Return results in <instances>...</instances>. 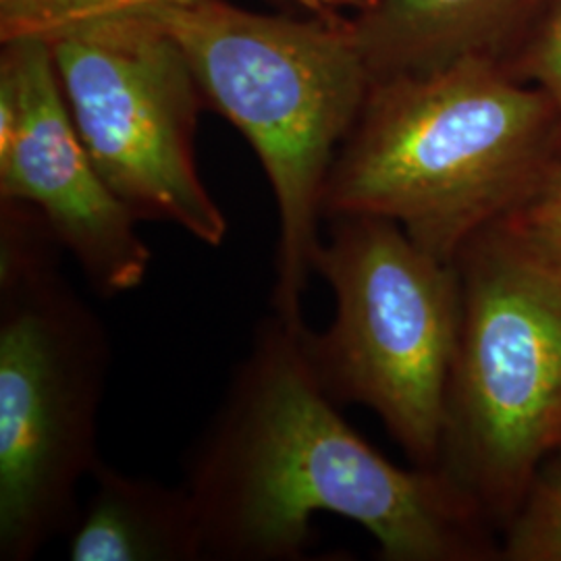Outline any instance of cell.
<instances>
[{"instance_id": "15", "label": "cell", "mask_w": 561, "mask_h": 561, "mask_svg": "<svg viewBox=\"0 0 561 561\" xmlns=\"http://www.w3.org/2000/svg\"><path fill=\"white\" fill-rule=\"evenodd\" d=\"M310 15L322 18H354L370 9L377 0H291Z\"/></svg>"}, {"instance_id": "2", "label": "cell", "mask_w": 561, "mask_h": 561, "mask_svg": "<svg viewBox=\"0 0 561 561\" xmlns=\"http://www.w3.org/2000/svg\"><path fill=\"white\" fill-rule=\"evenodd\" d=\"M561 157L558 106L502 59L373 80L341 144L322 221L373 215L445 262L502 221Z\"/></svg>"}, {"instance_id": "13", "label": "cell", "mask_w": 561, "mask_h": 561, "mask_svg": "<svg viewBox=\"0 0 561 561\" xmlns=\"http://www.w3.org/2000/svg\"><path fill=\"white\" fill-rule=\"evenodd\" d=\"M505 229L561 264V157L524 201L505 215Z\"/></svg>"}, {"instance_id": "12", "label": "cell", "mask_w": 561, "mask_h": 561, "mask_svg": "<svg viewBox=\"0 0 561 561\" xmlns=\"http://www.w3.org/2000/svg\"><path fill=\"white\" fill-rule=\"evenodd\" d=\"M503 560L561 561V466L535 474L505 522Z\"/></svg>"}, {"instance_id": "3", "label": "cell", "mask_w": 561, "mask_h": 561, "mask_svg": "<svg viewBox=\"0 0 561 561\" xmlns=\"http://www.w3.org/2000/svg\"><path fill=\"white\" fill-rule=\"evenodd\" d=\"M154 15L185 50L206 106L261 161L279 221L271 306L300 327L327 178L373 83L352 21L266 15L227 0H187Z\"/></svg>"}, {"instance_id": "8", "label": "cell", "mask_w": 561, "mask_h": 561, "mask_svg": "<svg viewBox=\"0 0 561 561\" xmlns=\"http://www.w3.org/2000/svg\"><path fill=\"white\" fill-rule=\"evenodd\" d=\"M0 198L38 208L101 298L136 291L152 252L92 161L60 90L50 44L0 42Z\"/></svg>"}, {"instance_id": "16", "label": "cell", "mask_w": 561, "mask_h": 561, "mask_svg": "<svg viewBox=\"0 0 561 561\" xmlns=\"http://www.w3.org/2000/svg\"><path fill=\"white\" fill-rule=\"evenodd\" d=\"M558 451H561V437H560V443H558Z\"/></svg>"}, {"instance_id": "1", "label": "cell", "mask_w": 561, "mask_h": 561, "mask_svg": "<svg viewBox=\"0 0 561 561\" xmlns=\"http://www.w3.org/2000/svg\"><path fill=\"white\" fill-rule=\"evenodd\" d=\"M304 327L259 322L187 454L204 560H304L317 514L360 524L385 561L500 558L491 522L445 470L400 468L345 422L304 356Z\"/></svg>"}, {"instance_id": "4", "label": "cell", "mask_w": 561, "mask_h": 561, "mask_svg": "<svg viewBox=\"0 0 561 561\" xmlns=\"http://www.w3.org/2000/svg\"><path fill=\"white\" fill-rule=\"evenodd\" d=\"M41 210L0 198V561L69 537L101 461L111 337Z\"/></svg>"}, {"instance_id": "5", "label": "cell", "mask_w": 561, "mask_h": 561, "mask_svg": "<svg viewBox=\"0 0 561 561\" xmlns=\"http://www.w3.org/2000/svg\"><path fill=\"white\" fill-rule=\"evenodd\" d=\"M454 268L460 331L439 468L505 524L560 443L561 264L493 222Z\"/></svg>"}, {"instance_id": "9", "label": "cell", "mask_w": 561, "mask_h": 561, "mask_svg": "<svg viewBox=\"0 0 561 561\" xmlns=\"http://www.w3.org/2000/svg\"><path fill=\"white\" fill-rule=\"evenodd\" d=\"M553 0H377L350 18L373 80L424 73L463 57L505 59Z\"/></svg>"}, {"instance_id": "11", "label": "cell", "mask_w": 561, "mask_h": 561, "mask_svg": "<svg viewBox=\"0 0 561 561\" xmlns=\"http://www.w3.org/2000/svg\"><path fill=\"white\" fill-rule=\"evenodd\" d=\"M187 0H0V42L53 41L69 27L88 21L159 13Z\"/></svg>"}, {"instance_id": "10", "label": "cell", "mask_w": 561, "mask_h": 561, "mask_svg": "<svg viewBox=\"0 0 561 561\" xmlns=\"http://www.w3.org/2000/svg\"><path fill=\"white\" fill-rule=\"evenodd\" d=\"M69 533L71 561H201L204 535L187 486L131 477L99 461Z\"/></svg>"}, {"instance_id": "7", "label": "cell", "mask_w": 561, "mask_h": 561, "mask_svg": "<svg viewBox=\"0 0 561 561\" xmlns=\"http://www.w3.org/2000/svg\"><path fill=\"white\" fill-rule=\"evenodd\" d=\"M60 90L102 180L136 221L169 222L219 248L229 221L196 161L206 99L154 13L88 21L48 41Z\"/></svg>"}, {"instance_id": "14", "label": "cell", "mask_w": 561, "mask_h": 561, "mask_svg": "<svg viewBox=\"0 0 561 561\" xmlns=\"http://www.w3.org/2000/svg\"><path fill=\"white\" fill-rule=\"evenodd\" d=\"M505 62V60H503ZM514 76L539 85L558 106L561 117V0H553L524 38L520 55L505 62Z\"/></svg>"}, {"instance_id": "6", "label": "cell", "mask_w": 561, "mask_h": 561, "mask_svg": "<svg viewBox=\"0 0 561 561\" xmlns=\"http://www.w3.org/2000/svg\"><path fill=\"white\" fill-rule=\"evenodd\" d=\"M314 275L335 296V317L301 350L329 400L373 410L419 468H439L447 391L460 331L454 262L373 215L327 219Z\"/></svg>"}]
</instances>
